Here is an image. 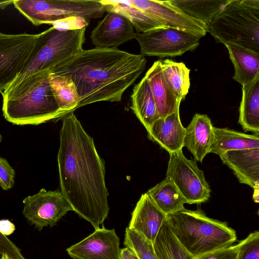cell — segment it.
Masks as SVG:
<instances>
[{
    "instance_id": "obj_36",
    "label": "cell",
    "mask_w": 259,
    "mask_h": 259,
    "mask_svg": "<svg viewBox=\"0 0 259 259\" xmlns=\"http://www.w3.org/2000/svg\"><path fill=\"white\" fill-rule=\"evenodd\" d=\"M15 230V226L13 223L8 220H0V232L7 236L11 235Z\"/></svg>"
},
{
    "instance_id": "obj_15",
    "label": "cell",
    "mask_w": 259,
    "mask_h": 259,
    "mask_svg": "<svg viewBox=\"0 0 259 259\" xmlns=\"http://www.w3.org/2000/svg\"><path fill=\"white\" fill-rule=\"evenodd\" d=\"M167 216L146 192L138 201L127 228L153 244Z\"/></svg>"
},
{
    "instance_id": "obj_37",
    "label": "cell",
    "mask_w": 259,
    "mask_h": 259,
    "mask_svg": "<svg viewBox=\"0 0 259 259\" xmlns=\"http://www.w3.org/2000/svg\"><path fill=\"white\" fill-rule=\"evenodd\" d=\"M121 259H139L134 252L127 247L121 249Z\"/></svg>"
},
{
    "instance_id": "obj_3",
    "label": "cell",
    "mask_w": 259,
    "mask_h": 259,
    "mask_svg": "<svg viewBox=\"0 0 259 259\" xmlns=\"http://www.w3.org/2000/svg\"><path fill=\"white\" fill-rule=\"evenodd\" d=\"M49 71L35 73L3 96L5 118L16 125H38L62 119L49 82Z\"/></svg>"
},
{
    "instance_id": "obj_19",
    "label": "cell",
    "mask_w": 259,
    "mask_h": 259,
    "mask_svg": "<svg viewBox=\"0 0 259 259\" xmlns=\"http://www.w3.org/2000/svg\"><path fill=\"white\" fill-rule=\"evenodd\" d=\"M144 77L150 87L159 118L173 113L180 107L181 101L174 95L164 79L160 60L153 63Z\"/></svg>"
},
{
    "instance_id": "obj_21",
    "label": "cell",
    "mask_w": 259,
    "mask_h": 259,
    "mask_svg": "<svg viewBox=\"0 0 259 259\" xmlns=\"http://www.w3.org/2000/svg\"><path fill=\"white\" fill-rule=\"evenodd\" d=\"M213 133L209 153L220 155L229 151L259 147L258 135L215 126H213Z\"/></svg>"
},
{
    "instance_id": "obj_32",
    "label": "cell",
    "mask_w": 259,
    "mask_h": 259,
    "mask_svg": "<svg viewBox=\"0 0 259 259\" xmlns=\"http://www.w3.org/2000/svg\"><path fill=\"white\" fill-rule=\"evenodd\" d=\"M15 171L9 162L0 156V187L3 190L7 191L14 186Z\"/></svg>"
},
{
    "instance_id": "obj_33",
    "label": "cell",
    "mask_w": 259,
    "mask_h": 259,
    "mask_svg": "<svg viewBox=\"0 0 259 259\" xmlns=\"http://www.w3.org/2000/svg\"><path fill=\"white\" fill-rule=\"evenodd\" d=\"M89 21L79 17H70L52 22L49 24L55 29L61 31L80 29L89 25Z\"/></svg>"
},
{
    "instance_id": "obj_29",
    "label": "cell",
    "mask_w": 259,
    "mask_h": 259,
    "mask_svg": "<svg viewBox=\"0 0 259 259\" xmlns=\"http://www.w3.org/2000/svg\"><path fill=\"white\" fill-rule=\"evenodd\" d=\"M153 245L159 259H195L174 235L166 219L161 226Z\"/></svg>"
},
{
    "instance_id": "obj_35",
    "label": "cell",
    "mask_w": 259,
    "mask_h": 259,
    "mask_svg": "<svg viewBox=\"0 0 259 259\" xmlns=\"http://www.w3.org/2000/svg\"><path fill=\"white\" fill-rule=\"evenodd\" d=\"M4 254L11 259H25L13 242L0 232V254Z\"/></svg>"
},
{
    "instance_id": "obj_27",
    "label": "cell",
    "mask_w": 259,
    "mask_h": 259,
    "mask_svg": "<svg viewBox=\"0 0 259 259\" xmlns=\"http://www.w3.org/2000/svg\"><path fill=\"white\" fill-rule=\"evenodd\" d=\"M230 0H169V2L186 15L207 25Z\"/></svg>"
},
{
    "instance_id": "obj_38",
    "label": "cell",
    "mask_w": 259,
    "mask_h": 259,
    "mask_svg": "<svg viewBox=\"0 0 259 259\" xmlns=\"http://www.w3.org/2000/svg\"><path fill=\"white\" fill-rule=\"evenodd\" d=\"M14 1H0V9H4L6 7L13 4Z\"/></svg>"
},
{
    "instance_id": "obj_26",
    "label": "cell",
    "mask_w": 259,
    "mask_h": 259,
    "mask_svg": "<svg viewBox=\"0 0 259 259\" xmlns=\"http://www.w3.org/2000/svg\"><path fill=\"white\" fill-rule=\"evenodd\" d=\"M106 12L119 13L132 23L137 33H144L152 30L165 28L157 21L145 12L135 7L124 1L102 0Z\"/></svg>"
},
{
    "instance_id": "obj_6",
    "label": "cell",
    "mask_w": 259,
    "mask_h": 259,
    "mask_svg": "<svg viewBox=\"0 0 259 259\" xmlns=\"http://www.w3.org/2000/svg\"><path fill=\"white\" fill-rule=\"evenodd\" d=\"M86 28L61 31L51 27L40 33L37 50L23 71L4 91L6 95L29 76L44 71L51 73L82 49Z\"/></svg>"
},
{
    "instance_id": "obj_17",
    "label": "cell",
    "mask_w": 259,
    "mask_h": 259,
    "mask_svg": "<svg viewBox=\"0 0 259 259\" xmlns=\"http://www.w3.org/2000/svg\"><path fill=\"white\" fill-rule=\"evenodd\" d=\"M179 108L159 118L147 130L148 138L169 153L182 150L184 147L186 131L181 121Z\"/></svg>"
},
{
    "instance_id": "obj_14",
    "label": "cell",
    "mask_w": 259,
    "mask_h": 259,
    "mask_svg": "<svg viewBox=\"0 0 259 259\" xmlns=\"http://www.w3.org/2000/svg\"><path fill=\"white\" fill-rule=\"evenodd\" d=\"M134 26L122 15L113 11L107 14L94 28L91 34L96 48H117L135 37Z\"/></svg>"
},
{
    "instance_id": "obj_39",
    "label": "cell",
    "mask_w": 259,
    "mask_h": 259,
    "mask_svg": "<svg viewBox=\"0 0 259 259\" xmlns=\"http://www.w3.org/2000/svg\"><path fill=\"white\" fill-rule=\"evenodd\" d=\"M259 188L253 189V199L255 202H258Z\"/></svg>"
},
{
    "instance_id": "obj_13",
    "label": "cell",
    "mask_w": 259,
    "mask_h": 259,
    "mask_svg": "<svg viewBox=\"0 0 259 259\" xmlns=\"http://www.w3.org/2000/svg\"><path fill=\"white\" fill-rule=\"evenodd\" d=\"M121 249L115 230L102 226L66 251L74 259H121Z\"/></svg>"
},
{
    "instance_id": "obj_11",
    "label": "cell",
    "mask_w": 259,
    "mask_h": 259,
    "mask_svg": "<svg viewBox=\"0 0 259 259\" xmlns=\"http://www.w3.org/2000/svg\"><path fill=\"white\" fill-rule=\"evenodd\" d=\"M22 213L26 220L39 231L45 227L55 226L69 211V203L60 190L47 191L42 188L23 200Z\"/></svg>"
},
{
    "instance_id": "obj_24",
    "label": "cell",
    "mask_w": 259,
    "mask_h": 259,
    "mask_svg": "<svg viewBox=\"0 0 259 259\" xmlns=\"http://www.w3.org/2000/svg\"><path fill=\"white\" fill-rule=\"evenodd\" d=\"M147 193L157 207L166 215L184 208L186 199L172 180L168 177L149 189Z\"/></svg>"
},
{
    "instance_id": "obj_41",
    "label": "cell",
    "mask_w": 259,
    "mask_h": 259,
    "mask_svg": "<svg viewBox=\"0 0 259 259\" xmlns=\"http://www.w3.org/2000/svg\"><path fill=\"white\" fill-rule=\"evenodd\" d=\"M2 139H3V137H2V135L0 133V143L2 142Z\"/></svg>"
},
{
    "instance_id": "obj_2",
    "label": "cell",
    "mask_w": 259,
    "mask_h": 259,
    "mask_svg": "<svg viewBox=\"0 0 259 259\" xmlns=\"http://www.w3.org/2000/svg\"><path fill=\"white\" fill-rule=\"evenodd\" d=\"M146 62L141 54L95 48L82 50L52 73L72 79L80 97L78 108L101 101H120L145 70Z\"/></svg>"
},
{
    "instance_id": "obj_20",
    "label": "cell",
    "mask_w": 259,
    "mask_h": 259,
    "mask_svg": "<svg viewBox=\"0 0 259 259\" xmlns=\"http://www.w3.org/2000/svg\"><path fill=\"white\" fill-rule=\"evenodd\" d=\"M225 45L234 65L235 80L243 85L259 78V53L230 42Z\"/></svg>"
},
{
    "instance_id": "obj_18",
    "label": "cell",
    "mask_w": 259,
    "mask_h": 259,
    "mask_svg": "<svg viewBox=\"0 0 259 259\" xmlns=\"http://www.w3.org/2000/svg\"><path fill=\"white\" fill-rule=\"evenodd\" d=\"M213 126L206 114L196 113L185 127L184 147L192 153L196 161L202 162L209 153L213 139Z\"/></svg>"
},
{
    "instance_id": "obj_42",
    "label": "cell",
    "mask_w": 259,
    "mask_h": 259,
    "mask_svg": "<svg viewBox=\"0 0 259 259\" xmlns=\"http://www.w3.org/2000/svg\"></svg>"
},
{
    "instance_id": "obj_25",
    "label": "cell",
    "mask_w": 259,
    "mask_h": 259,
    "mask_svg": "<svg viewBox=\"0 0 259 259\" xmlns=\"http://www.w3.org/2000/svg\"><path fill=\"white\" fill-rule=\"evenodd\" d=\"M48 79L60 110L67 115L77 109L80 97L72 79L52 73L49 74Z\"/></svg>"
},
{
    "instance_id": "obj_8",
    "label": "cell",
    "mask_w": 259,
    "mask_h": 259,
    "mask_svg": "<svg viewBox=\"0 0 259 259\" xmlns=\"http://www.w3.org/2000/svg\"><path fill=\"white\" fill-rule=\"evenodd\" d=\"M40 33L0 32V93L2 95L35 54Z\"/></svg>"
},
{
    "instance_id": "obj_40",
    "label": "cell",
    "mask_w": 259,
    "mask_h": 259,
    "mask_svg": "<svg viewBox=\"0 0 259 259\" xmlns=\"http://www.w3.org/2000/svg\"><path fill=\"white\" fill-rule=\"evenodd\" d=\"M0 259H11L8 255L7 254H2L0 256Z\"/></svg>"
},
{
    "instance_id": "obj_1",
    "label": "cell",
    "mask_w": 259,
    "mask_h": 259,
    "mask_svg": "<svg viewBox=\"0 0 259 259\" xmlns=\"http://www.w3.org/2000/svg\"><path fill=\"white\" fill-rule=\"evenodd\" d=\"M62 119L57 156L60 191L72 210L96 230L109 212L104 162L74 112Z\"/></svg>"
},
{
    "instance_id": "obj_4",
    "label": "cell",
    "mask_w": 259,
    "mask_h": 259,
    "mask_svg": "<svg viewBox=\"0 0 259 259\" xmlns=\"http://www.w3.org/2000/svg\"><path fill=\"white\" fill-rule=\"evenodd\" d=\"M166 219L174 235L194 258L229 246L236 240L235 231L226 223L207 217L200 209L184 208Z\"/></svg>"
},
{
    "instance_id": "obj_34",
    "label": "cell",
    "mask_w": 259,
    "mask_h": 259,
    "mask_svg": "<svg viewBox=\"0 0 259 259\" xmlns=\"http://www.w3.org/2000/svg\"><path fill=\"white\" fill-rule=\"evenodd\" d=\"M238 246L230 245L206 253L195 259H237Z\"/></svg>"
},
{
    "instance_id": "obj_12",
    "label": "cell",
    "mask_w": 259,
    "mask_h": 259,
    "mask_svg": "<svg viewBox=\"0 0 259 259\" xmlns=\"http://www.w3.org/2000/svg\"><path fill=\"white\" fill-rule=\"evenodd\" d=\"M125 3L146 13L165 28L184 31L200 37L208 32V25L186 15L168 1L126 0Z\"/></svg>"
},
{
    "instance_id": "obj_9",
    "label": "cell",
    "mask_w": 259,
    "mask_h": 259,
    "mask_svg": "<svg viewBox=\"0 0 259 259\" xmlns=\"http://www.w3.org/2000/svg\"><path fill=\"white\" fill-rule=\"evenodd\" d=\"M169 154L166 177L172 180L187 203L199 204L207 201L211 190L196 161L187 158L182 150Z\"/></svg>"
},
{
    "instance_id": "obj_23",
    "label": "cell",
    "mask_w": 259,
    "mask_h": 259,
    "mask_svg": "<svg viewBox=\"0 0 259 259\" xmlns=\"http://www.w3.org/2000/svg\"><path fill=\"white\" fill-rule=\"evenodd\" d=\"M131 109L146 130L159 117L146 78L144 77L133 88Z\"/></svg>"
},
{
    "instance_id": "obj_7",
    "label": "cell",
    "mask_w": 259,
    "mask_h": 259,
    "mask_svg": "<svg viewBox=\"0 0 259 259\" xmlns=\"http://www.w3.org/2000/svg\"><path fill=\"white\" fill-rule=\"evenodd\" d=\"M13 4L35 26L70 17L90 21L106 12L101 1L95 0H15Z\"/></svg>"
},
{
    "instance_id": "obj_31",
    "label": "cell",
    "mask_w": 259,
    "mask_h": 259,
    "mask_svg": "<svg viewBox=\"0 0 259 259\" xmlns=\"http://www.w3.org/2000/svg\"><path fill=\"white\" fill-rule=\"evenodd\" d=\"M237 246V259H259V232L249 234Z\"/></svg>"
},
{
    "instance_id": "obj_28",
    "label": "cell",
    "mask_w": 259,
    "mask_h": 259,
    "mask_svg": "<svg viewBox=\"0 0 259 259\" xmlns=\"http://www.w3.org/2000/svg\"><path fill=\"white\" fill-rule=\"evenodd\" d=\"M164 79L176 98L182 101L190 86V69L183 62L170 59L160 60Z\"/></svg>"
},
{
    "instance_id": "obj_30",
    "label": "cell",
    "mask_w": 259,
    "mask_h": 259,
    "mask_svg": "<svg viewBox=\"0 0 259 259\" xmlns=\"http://www.w3.org/2000/svg\"><path fill=\"white\" fill-rule=\"evenodd\" d=\"M124 245L139 259H159L154 251L153 243L128 228L125 229Z\"/></svg>"
},
{
    "instance_id": "obj_16",
    "label": "cell",
    "mask_w": 259,
    "mask_h": 259,
    "mask_svg": "<svg viewBox=\"0 0 259 259\" xmlns=\"http://www.w3.org/2000/svg\"><path fill=\"white\" fill-rule=\"evenodd\" d=\"M240 183L259 188V147L232 150L219 155Z\"/></svg>"
},
{
    "instance_id": "obj_22",
    "label": "cell",
    "mask_w": 259,
    "mask_h": 259,
    "mask_svg": "<svg viewBox=\"0 0 259 259\" xmlns=\"http://www.w3.org/2000/svg\"><path fill=\"white\" fill-rule=\"evenodd\" d=\"M238 123L244 131L259 136V78L242 85Z\"/></svg>"
},
{
    "instance_id": "obj_5",
    "label": "cell",
    "mask_w": 259,
    "mask_h": 259,
    "mask_svg": "<svg viewBox=\"0 0 259 259\" xmlns=\"http://www.w3.org/2000/svg\"><path fill=\"white\" fill-rule=\"evenodd\" d=\"M207 25L217 42L259 53V0H230Z\"/></svg>"
},
{
    "instance_id": "obj_10",
    "label": "cell",
    "mask_w": 259,
    "mask_h": 259,
    "mask_svg": "<svg viewBox=\"0 0 259 259\" xmlns=\"http://www.w3.org/2000/svg\"><path fill=\"white\" fill-rule=\"evenodd\" d=\"M201 37L178 29L162 28L144 33H136L135 37L144 56L161 58L182 55L192 51L200 45Z\"/></svg>"
}]
</instances>
